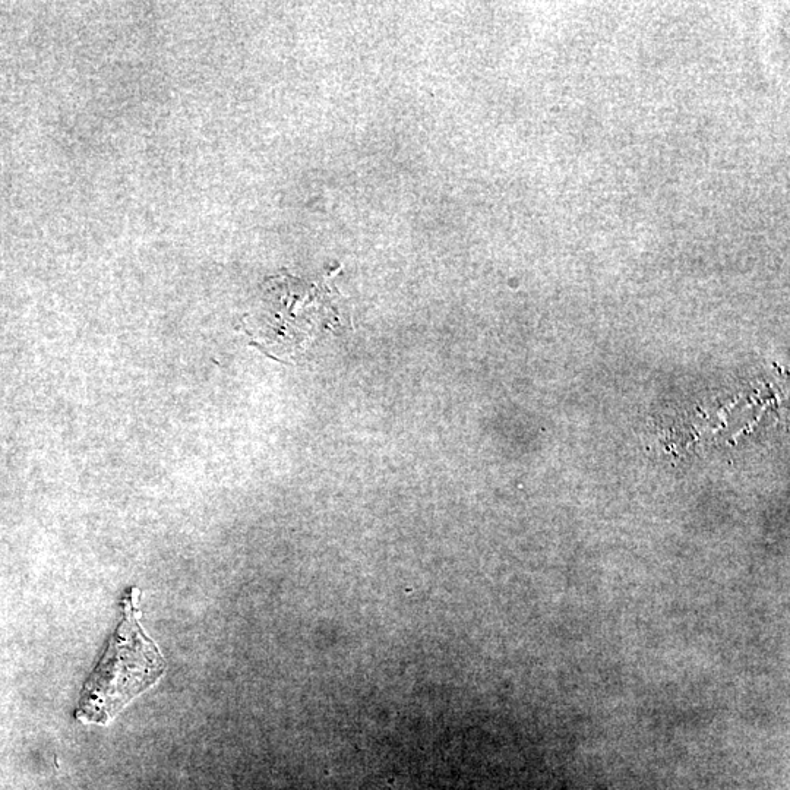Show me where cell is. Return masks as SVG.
Returning <instances> with one entry per match:
<instances>
[{
  "label": "cell",
  "instance_id": "obj_1",
  "mask_svg": "<svg viewBox=\"0 0 790 790\" xmlns=\"http://www.w3.org/2000/svg\"><path fill=\"white\" fill-rule=\"evenodd\" d=\"M139 589L123 597L122 621L109 646L82 688L75 717L81 723L106 726L131 703L150 690L167 671L160 649L142 630Z\"/></svg>",
  "mask_w": 790,
  "mask_h": 790
}]
</instances>
